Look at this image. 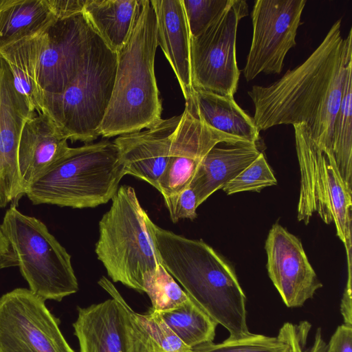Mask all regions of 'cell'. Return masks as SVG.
<instances>
[{
    "instance_id": "cell-11",
    "label": "cell",
    "mask_w": 352,
    "mask_h": 352,
    "mask_svg": "<svg viewBox=\"0 0 352 352\" xmlns=\"http://www.w3.org/2000/svg\"><path fill=\"white\" fill-rule=\"evenodd\" d=\"M306 0H256L252 11V38L243 69L247 81L261 73L280 74L296 46Z\"/></svg>"
},
{
    "instance_id": "cell-30",
    "label": "cell",
    "mask_w": 352,
    "mask_h": 352,
    "mask_svg": "<svg viewBox=\"0 0 352 352\" xmlns=\"http://www.w3.org/2000/svg\"><path fill=\"white\" fill-rule=\"evenodd\" d=\"M276 179L263 153L234 179L228 182L223 190L227 195L243 192H259L262 188L276 185Z\"/></svg>"
},
{
    "instance_id": "cell-34",
    "label": "cell",
    "mask_w": 352,
    "mask_h": 352,
    "mask_svg": "<svg viewBox=\"0 0 352 352\" xmlns=\"http://www.w3.org/2000/svg\"><path fill=\"white\" fill-rule=\"evenodd\" d=\"M55 19L67 18L83 12L87 0H47Z\"/></svg>"
},
{
    "instance_id": "cell-37",
    "label": "cell",
    "mask_w": 352,
    "mask_h": 352,
    "mask_svg": "<svg viewBox=\"0 0 352 352\" xmlns=\"http://www.w3.org/2000/svg\"><path fill=\"white\" fill-rule=\"evenodd\" d=\"M307 352H329L327 343L322 338L320 328L317 329L314 343Z\"/></svg>"
},
{
    "instance_id": "cell-25",
    "label": "cell",
    "mask_w": 352,
    "mask_h": 352,
    "mask_svg": "<svg viewBox=\"0 0 352 352\" xmlns=\"http://www.w3.org/2000/svg\"><path fill=\"white\" fill-rule=\"evenodd\" d=\"M138 0H87L83 13L104 42L114 52L131 32Z\"/></svg>"
},
{
    "instance_id": "cell-36",
    "label": "cell",
    "mask_w": 352,
    "mask_h": 352,
    "mask_svg": "<svg viewBox=\"0 0 352 352\" xmlns=\"http://www.w3.org/2000/svg\"><path fill=\"white\" fill-rule=\"evenodd\" d=\"M351 267H348V280L340 303L344 324L352 326Z\"/></svg>"
},
{
    "instance_id": "cell-16",
    "label": "cell",
    "mask_w": 352,
    "mask_h": 352,
    "mask_svg": "<svg viewBox=\"0 0 352 352\" xmlns=\"http://www.w3.org/2000/svg\"><path fill=\"white\" fill-rule=\"evenodd\" d=\"M35 112L16 91L12 73L0 56V193L18 188V148L23 128Z\"/></svg>"
},
{
    "instance_id": "cell-20",
    "label": "cell",
    "mask_w": 352,
    "mask_h": 352,
    "mask_svg": "<svg viewBox=\"0 0 352 352\" xmlns=\"http://www.w3.org/2000/svg\"><path fill=\"white\" fill-rule=\"evenodd\" d=\"M256 144L239 143L228 148L214 146L201 160L188 186L199 206L212 193L234 179L261 154Z\"/></svg>"
},
{
    "instance_id": "cell-7",
    "label": "cell",
    "mask_w": 352,
    "mask_h": 352,
    "mask_svg": "<svg viewBox=\"0 0 352 352\" xmlns=\"http://www.w3.org/2000/svg\"><path fill=\"white\" fill-rule=\"evenodd\" d=\"M1 226L9 244L3 267L19 266L30 290L44 300L61 301L78 292L71 256L41 221L12 204Z\"/></svg>"
},
{
    "instance_id": "cell-26",
    "label": "cell",
    "mask_w": 352,
    "mask_h": 352,
    "mask_svg": "<svg viewBox=\"0 0 352 352\" xmlns=\"http://www.w3.org/2000/svg\"><path fill=\"white\" fill-rule=\"evenodd\" d=\"M170 329L187 346L211 342L217 323L190 297L177 307L159 312Z\"/></svg>"
},
{
    "instance_id": "cell-38",
    "label": "cell",
    "mask_w": 352,
    "mask_h": 352,
    "mask_svg": "<svg viewBox=\"0 0 352 352\" xmlns=\"http://www.w3.org/2000/svg\"><path fill=\"white\" fill-rule=\"evenodd\" d=\"M9 253V244L3 232L0 224V268L3 267L4 261Z\"/></svg>"
},
{
    "instance_id": "cell-22",
    "label": "cell",
    "mask_w": 352,
    "mask_h": 352,
    "mask_svg": "<svg viewBox=\"0 0 352 352\" xmlns=\"http://www.w3.org/2000/svg\"><path fill=\"white\" fill-rule=\"evenodd\" d=\"M98 284L116 298L125 311L131 352H190V348L170 329L159 312L150 309L147 314H138L107 278L102 276Z\"/></svg>"
},
{
    "instance_id": "cell-10",
    "label": "cell",
    "mask_w": 352,
    "mask_h": 352,
    "mask_svg": "<svg viewBox=\"0 0 352 352\" xmlns=\"http://www.w3.org/2000/svg\"><path fill=\"white\" fill-rule=\"evenodd\" d=\"M45 300L25 288L0 298V352H76Z\"/></svg>"
},
{
    "instance_id": "cell-24",
    "label": "cell",
    "mask_w": 352,
    "mask_h": 352,
    "mask_svg": "<svg viewBox=\"0 0 352 352\" xmlns=\"http://www.w3.org/2000/svg\"><path fill=\"white\" fill-rule=\"evenodd\" d=\"M54 19L47 0H0V50L43 32Z\"/></svg>"
},
{
    "instance_id": "cell-13",
    "label": "cell",
    "mask_w": 352,
    "mask_h": 352,
    "mask_svg": "<svg viewBox=\"0 0 352 352\" xmlns=\"http://www.w3.org/2000/svg\"><path fill=\"white\" fill-rule=\"evenodd\" d=\"M247 143L222 133L197 118L185 104L175 129L165 170L158 182L164 197L179 193L187 188L207 153L218 144Z\"/></svg>"
},
{
    "instance_id": "cell-3",
    "label": "cell",
    "mask_w": 352,
    "mask_h": 352,
    "mask_svg": "<svg viewBox=\"0 0 352 352\" xmlns=\"http://www.w3.org/2000/svg\"><path fill=\"white\" fill-rule=\"evenodd\" d=\"M157 20L151 0H138L133 28L117 52L112 96L99 135L112 138L157 125L162 105L155 75Z\"/></svg>"
},
{
    "instance_id": "cell-33",
    "label": "cell",
    "mask_w": 352,
    "mask_h": 352,
    "mask_svg": "<svg viewBox=\"0 0 352 352\" xmlns=\"http://www.w3.org/2000/svg\"><path fill=\"white\" fill-rule=\"evenodd\" d=\"M311 324L307 321L298 324L285 323L278 331L286 344L285 352H306L305 346Z\"/></svg>"
},
{
    "instance_id": "cell-12",
    "label": "cell",
    "mask_w": 352,
    "mask_h": 352,
    "mask_svg": "<svg viewBox=\"0 0 352 352\" xmlns=\"http://www.w3.org/2000/svg\"><path fill=\"white\" fill-rule=\"evenodd\" d=\"M94 32L83 12L56 19L46 28L38 67L43 93H62L74 81L84 65Z\"/></svg>"
},
{
    "instance_id": "cell-9",
    "label": "cell",
    "mask_w": 352,
    "mask_h": 352,
    "mask_svg": "<svg viewBox=\"0 0 352 352\" xmlns=\"http://www.w3.org/2000/svg\"><path fill=\"white\" fill-rule=\"evenodd\" d=\"M248 14L246 1L231 0L205 30L190 37L194 89L234 96L241 74L236 54L237 28L240 20Z\"/></svg>"
},
{
    "instance_id": "cell-4",
    "label": "cell",
    "mask_w": 352,
    "mask_h": 352,
    "mask_svg": "<svg viewBox=\"0 0 352 352\" xmlns=\"http://www.w3.org/2000/svg\"><path fill=\"white\" fill-rule=\"evenodd\" d=\"M125 175L117 146L103 140L70 148L26 190L33 204L94 208L111 200Z\"/></svg>"
},
{
    "instance_id": "cell-8",
    "label": "cell",
    "mask_w": 352,
    "mask_h": 352,
    "mask_svg": "<svg viewBox=\"0 0 352 352\" xmlns=\"http://www.w3.org/2000/svg\"><path fill=\"white\" fill-rule=\"evenodd\" d=\"M294 128L300 172L298 220L308 224L315 212L327 224L345 220L351 210L352 191L344 183L333 155L316 144L305 124Z\"/></svg>"
},
{
    "instance_id": "cell-6",
    "label": "cell",
    "mask_w": 352,
    "mask_h": 352,
    "mask_svg": "<svg viewBox=\"0 0 352 352\" xmlns=\"http://www.w3.org/2000/svg\"><path fill=\"white\" fill-rule=\"evenodd\" d=\"M99 221L95 252L113 282L144 292V276L161 264L135 189L120 186Z\"/></svg>"
},
{
    "instance_id": "cell-21",
    "label": "cell",
    "mask_w": 352,
    "mask_h": 352,
    "mask_svg": "<svg viewBox=\"0 0 352 352\" xmlns=\"http://www.w3.org/2000/svg\"><path fill=\"white\" fill-rule=\"evenodd\" d=\"M185 104L197 118L222 133L247 143L259 140L260 131L253 118L239 106L234 96L194 89Z\"/></svg>"
},
{
    "instance_id": "cell-1",
    "label": "cell",
    "mask_w": 352,
    "mask_h": 352,
    "mask_svg": "<svg viewBox=\"0 0 352 352\" xmlns=\"http://www.w3.org/2000/svg\"><path fill=\"white\" fill-rule=\"evenodd\" d=\"M351 61L352 29L343 38L339 19L302 64L272 84L254 85L248 91L259 131L279 124H304L316 144L333 153V125Z\"/></svg>"
},
{
    "instance_id": "cell-29",
    "label": "cell",
    "mask_w": 352,
    "mask_h": 352,
    "mask_svg": "<svg viewBox=\"0 0 352 352\" xmlns=\"http://www.w3.org/2000/svg\"><path fill=\"white\" fill-rule=\"evenodd\" d=\"M286 344L283 338L270 337L252 333L237 340H225L219 344L207 342L190 348V352H285Z\"/></svg>"
},
{
    "instance_id": "cell-35",
    "label": "cell",
    "mask_w": 352,
    "mask_h": 352,
    "mask_svg": "<svg viewBox=\"0 0 352 352\" xmlns=\"http://www.w3.org/2000/svg\"><path fill=\"white\" fill-rule=\"evenodd\" d=\"M327 346L329 352H352V326H338Z\"/></svg>"
},
{
    "instance_id": "cell-18",
    "label": "cell",
    "mask_w": 352,
    "mask_h": 352,
    "mask_svg": "<svg viewBox=\"0 0 352 352\" xmlns=\"http://www.w3.org/2000/svg\"><path fill=\"white\" fill-rule=\"evenodd\" d=\"M73 327L80 352H131L125 311L115 298L78 307Z\"/></svg>"
},
{
    "instance_id": "cell-31",
    "label": "cell",
    "mask_w": 352,
    "mask_h": 352,
    "mask_svg": "<svg viewBox=\"0 0 352 352\" xmlns=\"http://www.w3.org/2000/svg\"><path fill=\"white\" fill-rule=\"evenodd\" d=\"M190 37L205 30L227 8L231 0H182Z\"/></svg>"
},
{
    "instance_id": "cell-5",
    "label": "cell",
    "mask_w": 352,
    "mask_h": 352,
    "mask_svg": "<svg viewBox=\"0 0 352 352\" xmlns=\"http://www.w3.org/2000/svg\"><path fill=\"white\" fill-rule=\"evenodd\" d=\"M116 68L117 52L95 31L78 74L62 93L43 92L41 113L51 118L68 140H96L111 100Z\"/></svg>"
},
{
    "instance_id": "cell-2",
    "label": "cell",
    "mask_w": 352,
    "mask_h": 352,
    "mask_svg": "<svg viewBox=\"0 0 352 352\" xmlns=\"http://www.w3.org/2000/svg\"><path fill=\"white\" fill-rule=\"evenodd\" d=\"M146 224L160 263L195 302L228 330L227 340L250 336L246 297L232 265L201 240L163 229L148 217Z\"/></svg>"
},
{
    "instance_id": "cell-23",
    "label": "cell",
    "mask_w": 352,
    "mask_h": 352,
    "mask_svg": "<svg viewBox=\"0 0 352 352\" xmlns=\"http://www.w3.org/2000/svg\"><path fill=\"white\" fill-rule=\"evenodd\" d=\"M44 32L12 43L0 50L12 73L16 91L30 111L41 113L43 91L38 80V67Z\"/></svg>"
},
{
    "instance_id": "cell-14",
    "label": "cell",
    "mask_w": 352,
    "mask_h": 352,
    "mask_svg": "<svg viewBox=\"0 0 352 352\" xmlns=\"http://www.w3.org/2000/svg\"><path fill=\"white\" fill-rule=\"evenodd\" d=\"M265 249L269 277L287 307L302 306L322 287L300 239L280 224L272 226Z\"/></svg>"
},
{
    "instance_id": "cell-27",
    "label": "cell",
    "mask_w": 352,
    "mask_h": 352,
    "mask_svg": "<svg viewBox=\"0 0 352 352\" xmlns=\"http://www.w3.org/2000/svg\"><path fill=\"white\" fill-rule=\"evenodd\" d=\"M332 152L344 183L352 191V61L346 68L342 101L333 125Z\"/></svg>"
},
{
    "instance_id": "cell-15",
    "label": "cell",
    "mask_w": 352,
    "mask_h": 352,
    "mask_svg": "<svg viewBox=\"0 0 352 352\" xmlns=\"http://www.w3.org/2000/svg\"><path fill=\"white\" fill-rule=\"evenodd\" d=\"M182 114L163 120L155 126L118 136L117 146L125 175L144 180L158 190L168 163L173 136Z\"/></svg>"
},
{
    "instance_id": "cell-28",
    "label": "cell",
    "mask_w": 352,
    "mask_h": 352,
    "mask_svg": "<svg viewBox=\"0 0 352 352\" xmlns=\"http://www.w3.org/2000/svg\"><path fill=\"white\" fill-rule=\"evenodd\" d=\"M144 287L151 309L157 312L172 309L189 298L162 264L144 276Z\"/></svg>"
},
{
    "instance_id": "cell-32",
    "label": "cell",
    "mask_w": 352,
    "mask_h": 352,
    "mask_svg": "<svg viewBox=\"0 0 352 352\" xmlns=\"http://www.w3.org/2000/svg\"><path fill=\"white\" fill-rule=\"evenodd\" d=\"M164 199L173 223L182 219L193 220L197 217V197L191 187L188 186L179 193L164 197Z\"/></svg>"
},
{
    "instance_id": "cell-19",
    "label": "cell",
    "mask_w": 352,
    "mask_h": 352,
    "mask_svg": "<svg viewBox=\"0 0 352 352\" xmlns=\"http://www.w3.org/2000/svg\"><path fill=\"white\" fill-rule=\"evenodd\" d=\"M157 20V44L169 62L185 101L193 91L190 35L182 0H151Z\"/></svg>"
},
{
    "instance_id": "cell-17",
    "label": "cell",
    "mask_w": 352,
    "mask_h": 352,
    "mask_svg": "<svg viewBox=\"0 0 352 352\" xmlns=\"http://www.w3.org/2000/svg\"><path fill=\"white\" fill-rule=\"evenodd\" d=\"M67 138L47 115L36 113L25 123L18 148L22 189L28 188L69 150Z\"/></svg>"
}]
</instances>
